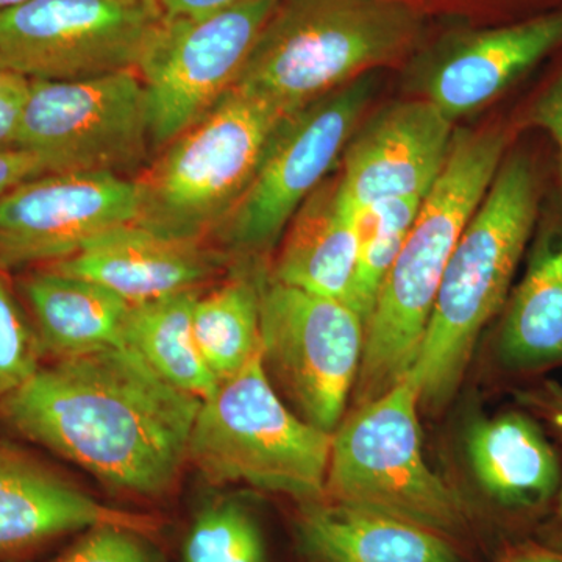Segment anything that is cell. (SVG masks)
<instances>
[{"label":"cell","mask_w":562,"mask_h":562,"mask_svg":"<svg viewBox=\"0 0 562 562\" xmlns=\"http://www.w3.org/2000/svg\"><path fill=\"white\" fill-rule=\"evenodd\" d=\"M506 562H562V553L550 552V550L531 549L514 554Z\"/></svg>","instance_id":"34"},{"label":"cell","mask_w":562,"mask_h":562,"mask_svg":"<svg viewBox=\"0 0 562 562\" xmlns=\"http://www.w3.org/2000/svg\"><path fill=\"white\" fill-rule=\"evenodd\" d=\"M405 0H277L232 90L291 114L419 43Z\"/></svg>","instance_id":"3"},{"label":"cell","mask_w":562,"mask_h":562,"mask_svg":"<svg viewBox=\"0 0 562 562\" xmlns=\"http://www.w3.org/2000/svg\"><path fill=\"white\" fill-rule=\"evenodd\" d=\"M136 180L111 172H47L0 198V271L72 257L103 233L136 224Z\"/></svg>","instance_id":"13"},{"label":"cell","mask_w":562,"mask_h":562,"mask_svg":"<svg viewBox=\"0 0 562 562\" xmlns=\"http://www.w3.org/2000/svg\"><path fill=\"white\" fill-rule=\"evenodd\" d=\"M18 149L49 172L136 171L149 157V98L136 69L80 80H31ZM125 177V176H124Z\"/></svg>","instance_id":"9"},{"label":"cell","mask_w":562,"mask_h":562,"mask_svg":"<svg viewBox=\"0 0 562 562\" xmlns=\"http://www.w3.org/2000/svg\"><path fill=\"white\" fill-rule=\"evenodd\" d=\"M517 402L535 419L549 425L562 447V384L557 380H542L528 390L517 392ZM557 513L562 519V483L557 495Z\"/></svg>","instance_id":"30"},{"label":"cell","mask_w":562,"mask_h":562,"mask_svg":"<svg viewBox=\"0 0 562 562\" xmlns=\"http://www.w3.org/2000/svg\"><path fill=\"white\" fill-rule=\"evenodd\" d=\"M199 295L198 288L132 305L124 346L138 353L165 382L205 401L221 382L195 341L192 312Z\"/></svg>","instance_id":"23"},{"label":"cell","mask_w":562,"mask_h":562,"mask_svg":"<svg viewBox=\"0 0 562 562\" xmlns=\"http://www.w3.org/2000/svg\"><path fill=\"white\" fill-rule=\"evenodd\" d=\"M44 358L124 346L132 303L95 281L41 268L20 281Z\"/></svg>","instance_id":"21"},{"label":"cell","mask_w":562,"mask_h":562,"mask_svg":"<svg viewBox=\"0 0 562 562\" xmlns=\"http://www.w3.org/2000/svg\"><path fill=\"white\" fill-rule=\"evenodd\" d=\"M25 2H29V0H0V13L14 9V7H20Z\"/></svg>","instance_id":"35"},{"label":"cell","mask_w":562,"mask_h":562,"mask_svg":"<svg viewBox=\"0 0 562 562\" xmlns=\"http://www.w3.org/2000/svg\"><path fill=\"white\" fill-rule=\"evenodd\" d=\"M453 136V122L420 98L391 103L358 125L339 176L355 213L390 199H425L441 176Z\"/></svg>","instance_id":"15"},{"label":"cell","mask_w":562,"mask_h":562,"mask_svg":"<svg viewBox=\"0 0 562 562\" xmlns=\"http://www.w3.org/2000/svg\"><path fill=\"white\" fill-rule=\"evenodd\" d=\"M47 172L46 162L32 151L0 150V198L18 184Z\"/></svg>","instance_id":"31"},{"label":"cell","mask_w":562,"mask_h":562,"mask_svg":"<svg viewBox=\"0 0 562 562\" xmlns=\"http://www.w3.org/2000/svg\"><path fill=\"white\" fill-rule=\"evenodd\" d=\"M201 403L110 347L41 366L0 403V420L111 490L157 498L179 483Z\"/></svg>","instance_id":"1"},{"label":"cell","mask_w":562,"mask_h":562,"mask_svg":"<svg viewBox=\"0 0 562 562\" xmlns=\"http://www.w3.org/2000/svg\"><path fill=\"white\" fill-rule=\"evenodd\" d=\"M29 91L31 80L0 69V150L18 149V135Z\"/></svg>","instance_id":"29"},{"label":"cell","mask_w":562,"mask_h":562,"mask_svg":"<svg viewBox=\"0 0 562 562\" xmlns=\"http://www.w3.org/2000/svg\"><path fill=\"white\" fill-rule=\"evenodd\" d=\"M539 181L524 155L502 161L454 247L412 372L420 406L452 401L480 333L502 308L538 217Z\"/></svg>","instance_id":"4"},{"label":"cell","mask_w":562,"mask_h":562,"mask_svg":"<svg viewBox=\"0 0 562 562\" xmlns=\"http://www.w3.org/2000/svg\"><path fill=\"white\" fill-rule=\"evenodd\" d=\"M419 387L406 375L333 431L324 501L384 514L452 539L468 528L460 495L422 452Z\"/></svg>","instance_id":"7"},{"label":"cell","mask_w":562,"mask_h":562,"mask_svg":"<svg viewBox=\"0 0 562 562\" xmlns=\"http://www.w3.org/2000/svg\"><path fill=\"white\" fill-rule=\"evenodd\" d=\"M560 44L562 11L506 27L453 33L420 55L409 83L416 98L454 124L494 101Z\"/></svg>","instance_id":"14"},{"label":"cell","mask_w":562,"mask_h":562,"mask_svg":"<svg viewBox=\"0 0 562 562\" xmlns=\"http://www.w3.org/2000/svg\"><path fill=\"white\" fill-rule=\"evenodd\" d=\"M261 361L303 420L333 432L360 372L366 324L347 303L260 279Z\"/></svg>","instance_id":"8"},{"label":"cell","mask_w":562,"mask_h":562,"mask_svg":"<svg viewBox=\"0 0 562 562\" xmlns=\"http://www.w3.org/2000/svg\"><path fill=\"white\" fill-rule=\"evenodd\" d=\"M101 525L128 528L147 538L161 528L157 517L103 505L32 453L0 441V553L20 552Z\"/></svg>","instance_id":"16"},{"label":"cell","mask_w":562,"mask_h":562,"mask_svg":"<svg viewBox=\"0 0 562 562\" xmlns=\"http://www.w3.org/2000/svg\"><path fill=\"white\" fill-rule=\"evenodd\" d=\"M531 121L549 133L557 144L562 177V72L532 106Z\"/></svg>","instance_id":"32"},{"label":"cell","mask_w":562,"mask_h":562,"mask_svg":"<svg viewBox=\"0 0 562 562\" xmlns=\"http://www.w3.org/2000/svg\"><path fill=\"white\" fill-rule=\"evenodd\" d=\"M422 198L390 199L357 214L358 266L350 306L368 325L376 295L419 214Z\"/></svg>","instance_id":"25"},{"label":"cell","mask_w":562,"mask_h":562,"mask_svg":"<svg viewBox=\"0 0 562 562\" xmlns=\"http://www.w3.org/2000/svg\"><path fill=\"white\" fill-rule=\"evenodd\" d=\"M244 2H249V0H158L162 16L169 18V20L203 16V14L241 5Z\"/></svg>","instance_id":"33"},{"label":"cell","mask_w":562,"mask_h":562,"mask_svg":"<svg viewBox=\"0 0 562 562\" xmlns=\"http://www.w3.org/2000/svg\"><path fill=\"white\" fill-rule=\"evenodd\" d=\"M297 531L314 562H460L450 539L341 503H302Z\"/></svg>","instance_id":"20"},{"label":"cell","mask_w":562,"mask_h":562,"mask_svg":"<svg viewBox=\"0 0 562 562\" xmlns=\"http://www.w3.org/2000/svg\"><path fill=\"white\" fill-rule=\"evenodd\" d=\"M498 355L513 371L562 362V225H552L531 247L498 335Z\"/></svg>","instance_id":"22"},{"label":"cell","mask_w":562,"mask_h":562,"mask_svg":"<svg viewBox=\"0 0 562 562\" xmlns=\"http://www.w3.org/2000/svg\"><path fill=\"white\" fill-rule=\"evenodd\" d=\"M373 91V76L366 74L280 122L254 180L217 232L227 249L261 255L277 246L302 203L344 154Z\"/></svg>","instance_id":"10"},{"label":"cell","mask_w":562,"mask_h":562,"mask_svg":"<svg viewBox=\"0 0 562 562\" xmlns=\"http://www.w3.org/2000/svg\"><path fill=\"white\" fill-rule=\"evenodd\" d=\"M277 0H249L195 18H162L136 72L150 105L151 147L161 149L235 87Z\"/></svg>","instance_id":"12"},{"label":"cell","mask_w":562,"mask_h":562,"mask_svg":"<svg viewBox=\"0 0 562 562\" xmlns=\"http://www.w3.org/2000/svg\"><path fill=\"white\" fill-rule=\"evenodd\" d=\"M181 562H266L265 536L246 506L214 503L192 522Z\"/></svg>","instance_id":"26"},{"label":"cell","mask_w":562,"mask_h":562,"mask_svg":"<svg viewBox=\"0 0 562 562\" xmlns=\"http://www.w3.org/2000/svg\"><path fill=\"white\" fill-rule=\"evenodd\" d=\"M260 279L235 276L220 288L199 295L192 328L214 375L231 379L261 351Z\"/></svg>","instance_id":"24"},{"label":"cell","mask_w":562,"mask_h":562,"mask_svg":"<svg viewBox=\"0 0 562 562\" xmlns=\"http://www.w3.org/2000/svg\"><path fill=\"white\" fill-rule=\"evenodd\" d=\"M209 243L179 241L138 224L103 233L72 257L43 266L103 284L132 305L198 290L225 265Z\"/></svg>","instance_id":"17"},{"label":"cell","mask_w":562,"mask_h":562,"mask_svg":"<svg viewBox=\"0 0 562 562\" xmlns=\"http://www.w3.org/2000/svg\"><path fill=\"white\" fill-rule=\"evenodd\" d=\"M505 147L502 128L454 133L441 176L425 195L366 325L355 408L382 397L412 372L443 272L501 168Z\"/></svg>","instance_id":"2"},{"label":"cell","mask_w":562,"mask_h":562,"mask_svg":"<svg viewBox=\"0 0 562 562\" xmlns=\"http://www.w3.org/2000/svg\"><path fill=\"white\" fill-rule=\"evenodd\" d=\"M473 475L509 509H536L557 498L560 457L531 414L505 413L476 420L465 439Z\"/></svg>","instance_id":"19"},{"label":"cell","mask_w":562,"mask_h":562,"mask_svg":"<svg viewBox=\"0 0 562 562\" xmlns=\"http://www.w3.org/2000/svg\"><path fill=\"white\" fill-rule=\"evenodd\" d=\"M284 117L268 102L228 91L201 121L166 144L136 179V224L179 241L206 243L216 236Z\"/></svg>","instance_id":"5"},{"label":"cell","mask_w":562,"mask_h":562,"mask_svg":"<svg viewBox=\"0 0 562 562\" xmlns=\"http://www.w3.org/2000/svg\"><path fill=\"white\" fill-rule=\"evenodd\" d=\"M162 18L158 0H29L0 13V69L54 81L136 69Z\"/></svg>","instance_id":"11"},{"label":"cell","mask_w":562,"mask_h":562,"mask_svg":"<svg viewBox=\"0 0 562 562\" xmlns=\"http://www.w3.org/2000/svg\"><path fill=\"white\" fill-rule=\"evenodd\" d=\"M333 432L288 408L261 351L202 401L188 462L213 484L244 483L302 503L325 498Z\"/></svg>","instance_id":"6"},{"label":"cell","mask_w":562,"mask_h":562,"mask_svg":"<svg viewBox=\"0 0 562 562\" xmlns=\"http://www.w3.org/2000/svg\"><path fill=\"white\" fill-rule=\"evenodd\" d=\"M146 538L128 528L101 525L49 562H157Z\"/></svg>","instance_id":"28"},{"label":"cell","mask_w":562,"mask_h":562,"mask_svg":"<svg viewBox=\"0 0 562 562\" xmlns=\"http://www.w3.org/2000/svg\"><path fill=\"white\" fill-rule=\"evenodd\" d=\"M357 266V213L339 177L324 180L288 225L269 277L350 306Z\"/></svg>","instance_id":"18"},{"label":"cell","mask_w":562,"mask_h":562,"mask_svg":"<svg viewBox=\"0 0 562 562\" xmlns=\"http://www.w3.org/2000/svg\"><path fill=\"white\" fill-rule=\"evenodd\" d=\"M44 360L38 333L0 276V403L21 390Z\"/></svg>","instance_id":"27"}]
</instances>
